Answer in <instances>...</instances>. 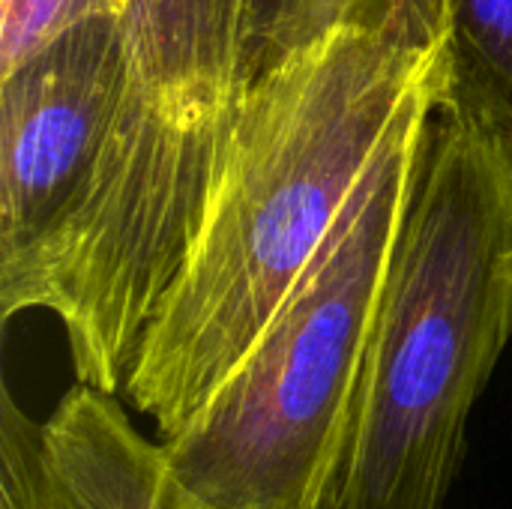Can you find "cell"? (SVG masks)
<instances>
[{"label":"cell","mask_w":512,"mask_h":509,"mask_svg":"<svg viewBox=\"0 0 512 509\" xmlns=\"http://www.w3.org/2000/svg\"><path fill=\"white\" fill-rule=\"evenodd\" d=\"M21 408L15 405L9 387H3L0 411V509H36L30 495L24 435H21Z\"/></svg>","instance_id":"30bf717a"},{"label":"cell","mask_w":512,"mask_h":509,"mask_svg":"<svg viewBox=\"0 0 512 509\" xmlns=\"http://www.w3.org/2000/svg\"><path fill=\"white\" fill-rule=\"evenodd\" d=\"M512 333V141L438 102L384 273L330 509H444Z\"/></svg>","instance_id":"3957f363"},{"label":"cell","mask_w":512,"mask_h":509,"mask_svg":"<svg viewBox=\"0 0 512 509\" xmlns=\"http://www.w3.org/2000/svg\"><path fill=\"white\" fill-rule=\"evenodd\" d=\"M441 99L399 123L246 357L177 435L159 441L174 474L210 504H333L384 273Z\"/></svg>","instance_id":"277c9868"},{"label":"cell","mask_w":512,"mask_h":509,"mask_svg":"<svg viewBox=\"0 0 512 509\" xmlns=\"http://www.w3.org/2000/svg\"><path fill=\"white\" fill-rule=\"evenodd\" d=\"M372 3L375 0H252L246 78L252 81L282 57L366 12Z\"/></svg>","instance_id":"ba28073f"},{"label":"cell","mask_w":512,"mask_h":509,"mask_svg":"<svg viewBox=\"0 0 512 509\" xmlns=\"http://www.w3.org/2000/svg\"><path fill=\"white\" fill-rule=\"evenodd\" d=\"M36 509H222L192 492L114 393L75 384L48 420L21 414Z\"/></svg>","instance_id":"8992f818"},{"label":"cell","mask_w":512,"mask_h":509,"mask_svg":"<svg viewBox=\"0 0 512 509\" xmlns=\"http://www.w3.org/2000/svg\"><path fill=\"white\" fill-rule=\"evenodd\" d=\"M126 84L123 15L81 21L0 75V267L75 213Z\"/></svg>","instance_id":"5b68a950"},{"label":"cell","mask_w":512,"mask_h":509,"mask_svg":"<svg viewBox=\"0 0 512 509\" xmlns=\"http://www.w3.org/2000/svg\"><path fill=\"white\" fill-rule=\"evenodd\" d=\"M447 90V0H375L255 75L120 396L177 435L303 279L399 123Z\"/></svg>","instance_id":"6da1fadb"},{"label":"cell","mask_w":512,"mask_h":509,"mask_svg":"<svg viewBox=\"0 0 512 509\" xmlns=\"http://www.w3.org/2000/svg\"><path fill=\"white\" fill-rule=\"evenodd\" d=\"M123 9L126 0H0V75L69 27Z\"/></svg>","instance_id":"9c48e42d"},{"label":"cell","mask_w":512,"mask_h":509,"mask_svg":"<svg viewBox=\"0 0 512 509\" xmlns=\"http://www.w3.org/2000/svg\"><path fill=\"white\" fill-rule=\"evenodd\" d=\"M447 99L512 141V0H447Z\"/></svg>","instance_id":"52a82bcc"},{"label":"cell","mask_w":512,"mask_h":509,"mask_svg":"<svg viewBox=\"0 0 512 509\" xmlns=\"http://www.w3.org/2000/svg\"><path fill=\"white\" fill-rule=\"evenodd\" d=\"M252 0H126V96L75 213L0 267V315L51 312L75 378L120 393L201 228L249 87Z\"/></svg>","instance_id":"7a4b0ae2"}]
</instances>
